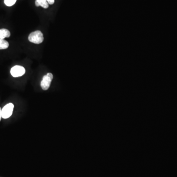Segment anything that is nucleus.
Returning <instances> with one entry per match:
<instances>
[{
    "instance_id": "obj_1",
    "label": "nucleus",
    "mask_w": 177,
    "mask_h": 177,
    "mask_svg": "<svg viewBox=\"0 0 177 177\" xmlns=\"http://www.w3.org/2000/svg\"><path fill=\"white\" fill-rule=\"evenodd\" d=\"M28 39L32 43L39 44L44 41V34L41 31H35L29 34Z\"/></svg>"
},
{
    "instance_id": "obj_2",
    "label": "nucleus",
    "mask_w": 177,
    "mask_h": 177,
    "mask_svg": "<svg viewBox=\"0 0 177 177\" xmlns=\"http://www.w3.org/2000/svg\"><path fill=\"white\" fill-rule=\"evenodd\" d=\"M53 78V76L51 73H48L43 77L40 83V86L42 89L46 91L49 89Z\"/></svg>"
},
{
    "instance_id": "obj_3",
    "label": "nucleus",
    "mask_w": 177,
    "mask_h": 177,
    "mask_svg": "<svg viewBox=\"0 0 177 177\" xmlns=\"http://www.w3.org/2000/svg\"><path fill=\"white\" fill-rule=\"evenodd\" d=\"M14 105L12 103L7 104L2 110V116L3 119H8L13 114Z\"/></svg>"
},
{
    "instance_id": "obj_4",
    "label": "nucleus",
    "mask_w": 177,
    "mask_h": 177,
    "mask_svg": "<svg viewBox=\"0 0 177 177\" xmlns=\"http://www.w3.org/2000/svg\"><path fill=\"white\" fill-rule=\"evenodd\" d=\"M25 69L23 66L15 65L10 70V73L14 77H18L23 75L25 73Z\"/></svg>"
},
{
    "instance_id": "obj_5",
    "label": "nucleus",
    "mask_w": 177,
    "mask_h": 177,
    "mask_svg": "<svg viewBox=\"0 0 177 177\" xmlns=\"http://www.w3.org/2000/svg\"><path fill=\"white\" fill-rule=\"evenodd\" d=\"M35 5L37 7L41 6L44 8H47L49 7V3L47 2V0H36Z\"/></svg>"
},
{
    "instance_id": "obj_6",
    "label": "nucleus",
    "mask_w": 177,
    "mask_h": 177,
    "mask_svg": "<svg viewBox=\"0 0 177 177\" xmlns=\"http://www.w3.org/2000/svg\"><path fill=\"white\" fill-rule=\"evenodd\" d=\"M10 36V32L8 29H0V39H4L6 38H9Z\"/></svg>"
},
{
    "instance_id": "obj_7",
    "label": "nucleus",
    "mask_w": 177,
    "mask_h": 177,
    "mask_svg": "<svg viewBox=\"0 0 177 177\" xmlns=\"http://www.w3.org/2000/svg\"><path fill=\"white\" fill-rule=\"evenodd\" d=\"M9 44L4 39H0V50L6 49L8 48Z\"/></svg>"
},
{
    "instance_id": "obj_8",
    "label": "nucleus",
    "mask_w": 177,
    "mask_h": 177,
    "mask_svg": "<svg viewBox=\"0 0 177 177\" xmlns=\"http://www.w3.org/2000/svg\"><path fill=\"white\" fill-rule=\"evenodd\" d=\"M17 0H5V3L6 6L11 7L15 4Z\"/></svg>"
},
{
    "instance_id": "obj_9",
    "label": "nucleus",
    "mask_w": 177,
    "mask_h": 177,
    "mask_svg": "<svg viewBox=\"0 0 177 177\" xmlns=\"http://www.w3.org/2000/svg\"><path fill=\"white\" fill-rule=\"evenodd\" d=\"M47 1L49 5H53L54 3L55 0H47Z\"/></svg>"
},
{
    "instance_id": "obj_10",
    "label": "nucleus",
    "mask_w": 177,
    "mask_h": 177,
    "mask_svg": "<svg viewBox=\"0 0 177 177\" xmlns=\"http://www.w3.org/2000/svg\"><path fill=\"white\" fill-rule=\"evenodd\" d=\"M2 118V109L0 107V121L1 120Z\"/></svg>"
}]
</instances>
